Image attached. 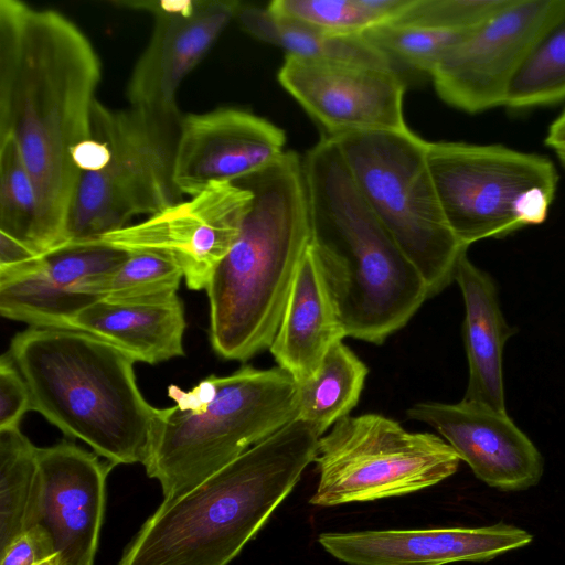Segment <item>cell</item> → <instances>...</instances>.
<instances>
[{
    "label": "cell",
    "mask_w": 565,
    "mask_h": 565,
    "mask_svg": "<svg viewBox=\"0 0 565 565\" xmlns=\"http://www.w3.org/2000/svg\"><path fill=\"white\" fill-rule=\"evenodd\" d=\"M102 64L68 18L0 0V138L14 139L39 201L36 248L66 243L79 179L72 153L90 137Z\"/></svg>",
    "instance_id": "6da1fadb"
},
{
    "label": "cell",
    "mask_w": 565,
    "mask_h": 565,
    "mask_svg": "<svg viewBox=\"0 0 565 565\" xmlns=\"http://www.w3.org/2000/svg\"><path fill=\"white\" fill-rule=\"evenodd\" d=\"M302 160L311 243L345 335L381 344L430 297L428 287L362 196L333 139L324 135Z\"/></svg>",
    "instance_id": "7a4b0ae2"
},
{
    "label": "cell",
    "mask_w": 565,
    "mask_h": 565,
    "mask_svg": "<svg viewBox=\"0 0 565 565\" xmlns=\"http://www.w3.org/2000/svg\"><path fill=\"white\" fill-rule=\"evenodd\" d=\"M319 438L294 419L193 489L164 499L118 565H228L315 462Z\"/></svg>",
    "instance_id": "3957f363"
},
{
    "label": "cell",
    "mask_w": 565,
    "mask_h": 565,
    "mask_svg": "<svg viewBox=\"0 0 565 565\" xmlns=\"http://www.w3.org/2000/svg\"><path fill=\"white\" fill-rule=\"evenodd\" d=\"M236 183L253 192V204L205 291L213 351L244 362L274 341L311 222L303 160L295 151Z\"/></svg>",
    "instance_id": "277c9868"
},
{
    "label": "cell",
    "mask_w": 565,
    "mask_h": 565,
    "mask_svg": "<svg viewBox=\"0 0 565 565\" xmlns=\"http://www.w3.org/2000/svg\"><path fill=\"white\" fill-rule=\"evenodd\" d=\"M9 355L31 395V411L114 466L143 463L157 408L141 394L135 361L89 333L29 327Z\"/></svg>",
    "instance_id": "5b68a950"
},
{
    "label": "cell",
    "mask_w": 565,
    "mask_h": 565,
    "mask_svg": "<svg viewBox=\"0 0 565 565\" xmlns=\"http://www.w3.org/2000/svg\"><path fill=\"white\" fill-rule=\"evenodd\" d=\"M295 379L279 366L245 365L194 387H168L173 406L157 408L147 457L163 498L193 489L254 445L296 419Z\"/></svg>",
    "instance_id": "8992f818"
},
{
    "label": "cell",
    "mask_w": 565,
    "mask_h": 565,
    "mask_svg": "<svg viewBox=\"0 0 565 565\" xmlns=\"http://www.w3.org/2000/svg\"><path fill=\"white\" fill-rule=\"evenodd\" d=\"M182 116L96 100L90 134L103 139L109 159L79 175L66 224V243L95 241L182 201L174 183V157ZM65 243V244H66Z\"/></svg>",
    "instance_id": "52a82bcc"
},
{
    "label": "cell",
    "mask_w": 565,
    "mask_h": 565,
    "mask_svg": "<svg viewBox=\"0 0 565 565\" xmlns=\"http://www.w3.org/2000/svg\"><path fill=\"white\" fill-rule=\"evenodd\" d=\"M362 196L424 278L430 297L455 280L468 250L452 234L427 163V140L406 131L331 137Z\"/></svg>",
    "instance_id": "ba28073f"
},
{
    "label": "cell",
    "mask_w": 565,
    "mask_h": 565,
    "mask_svg": "<svg viewBox=\"0 0 565 565\" xmlns=\"http://www.w3.org/2000/svg\"><path fill=\"white\" fill-rule=\"evenodd\" d=\"M427 163L444 216L466 248L543 223L557 190L550 158L502 145L428 141Z\"/></svg>",
    "instance_id": "9c48e42d"
},
{
    "label": "cell",
    "mask_w": 565,
    "mask_h": 565,
    "mask_svg": "<svg viewBox=\"0 0 565 565\" xmlns=\"http://www.w3.org/2000/svg\"><path fill=\"white\" fill-rule=\"evenodd\" d=\"M309 502L334 507L409 494L452 476L460 458L439 435L413 433L381 414L347 416L318 440Z\"/></svg>",
    "instance_id": "30bf717a"
},
{
    "label": "cell",
    "mask_w": 565,
    "mask_h": 565,
    "mask_svg": "<svg viewBox=\"0 0 565 565\" xmlns=\"http://www.w3.org/2000/svg\"><path fill=\"white\" fill-rule=\"evenodd\" d=\"M565 0H512L452 47L430 77L439 98L477 114L504 106L510 86Z\"/></svg>",
    "instance_id": "8fae6325"
},
{
    "label": "cell",
    "mask_w": 565,
    "mask_h": 565,
    "mask_svg": "<svg viewBox=\"0 0 565 565\" xmlns=\"http://www.w3.org/2000/svg\"><path fill=\"white\" fill-rule=\"evenodd\" d=\"M253 199V192L242 184L215 182L188 200L95 241L126 252L168 254L181 266L188 288L202 290L238 238Z\"/></svg>",
    "instance_id": "7c38bea8"
},
{
    "label": "cell",
    "mask_w": 565,
    "mask_h": 565,
    "mask_svg": "<svg viewBox=\"0 0 565 565\" xmlns=\"http://www.w3.org/2000/svg\"><path fill=\"white\" fill-rule=\"evenodd\" d=\"M277 78L326 136L409 129L406 84L392 67L286 55Z\"/></svg>",
    "instance_id": "4fadbf2b"
},
{
    "label": "cell",
    "mask_w": 565,
    "mask_h": 565,
    "mask_svg": "<svg viewBox=\"0 0 565 565\" xmlns=\"http://www.w3.org/2000/svg\"><path fill=\"white\" fill-rule=\"evenodd\" d=\"M114 6L154 17L151 38L137 60L126 95L130 106L179 113L183 79L235 19L237 0H120Z\"/></svg>",
    "instance_id": "5bb4252c"
},
{
    "label": "cell",
    "mask_w": 565,
    "mask_h": 565,
    "mask_svg": "<svg viewBox=\"0 0 565 565\" xmlns=\"http://www.w3.org/2000/svg\"><path fill=\"white\" fill-rule=\"evenodd\" d=\"M286 134L239 108L182 116L174 157V183L193 196L215 182H239L277 161Z\"/></svg>",
    "instance_id": "9a60e30c"
},
{
    "label": "cell",
    "mask_w": 565,
    "mask_h": 565,
    "mask_svg": "<svg viewBox=\"0 0 565 565\" xmlns=\"http://www.w3.org/2000/svg\"><path fill=\"white\" fill-rule=\"evenodd\" d=\"M406 415L433 427L489 487L526 490L543 476L541 452L507 412L461 399L418 402Z\"/></svg>",
    "instance_id": "2e32d148"
},
{
    "label": "cell",
    "mask_w": 565,
    "mask_h": 565,
    "mask_svg": "<svg viewBox=\"0 0 565 565\" xmlns=\"http://www.w3.org/2000/svg\"><path fill=\"white\" fill-rule=\"evenodd\" d=\"M42 479L39 524L50 534L61 565H94L115 467L63 440L38 449Z\"/></svg>",
    "instance_id": "e0dca14e"
},
{
    "label": "cell",
    "mask_w": 565,
    "mask_h": 565,
    "mask_svg": "<svg viewBox=\"0 0 565 565\" xmlns=\"http://www.w3.org/2000/svg\"><path fill=\"white\" fill-rule=\"evenodd\" d=\"M128 254L99 241L66 243L45 254L31 273L0 282V313L30 327L67 328L97 301L92 288L114 274Z\"/></svg>",
    "instance_id": "ac0fdd59"
},
{
    "label": "cell",
    "mask_w": 565,
    "mask_h": 565,
    "mask_svg": "<svg viewBox=\"0 0 565 565\" xmlns=\"http://www.w3.org/2000/svg\"><path fill=\"white\" fill-rule=\"evenodd\" d=\"M533 536L499 522L480 527L326 532L320 545L349 565H446L484 562L526 546Z\"/></svg>",
    "instance_id": "d6986e66"
},
{
    "label": "cell",
    "mask_w": 565,
    "mask_h": 565,
    "mask_svg": "<svg viewBox=\"0 0 565 565\" xmlns=\"http://www.w3.org/2000/svg\"><path fill=\"white\" fill-rule=\"evenodd\" d=\"M345 337L321 262L310 243L269 351L278 366L300 383L317 373L329 350Z\"/></svg>",
    "instance_id": "ffe728a7"
},
{
    "label": "cell",
    "mask_w": 565,
    "mask_h": 565,
    "mask_svg": "<svg viewBox=\"0 0 565 565\" xmlns=\"http://www.w3.org/2000/svg\"><path fill=\"white\" fill-rule=\"evenodd\" d=\"M455 280L465 305L468 383L462 399L507 412L503 350L514 329L504 319L493 278L469 259L467 250L459 257Z\"/></svg>",
    "instance_id": "44dd1931"
},
{
    "label": "cell",
    "mask_w": 565,
    "mask_h": 565,
    "mask_svg": "<svg viewBox=\"0 0 565 565\" xmlns=\"http://www.w3.org/2000/svg\"><path fill=\"white\" fill-rule=\"evenodd\" d=\"M184 309L179 296L148 302L97 300L79 311L65 329L99 338L135 362L156 364L184 355Z\"/></svg>",
    "instance_id": "7402d4cb"
},
{
    "label": "cell",
    "mask_w": 565,
    "mask_h": 565,
    "mask_svg": "<svg viewBox=\"0 0 565 565\" xmlns=\"http://www.w3.org/2000/svg\"><path fill=\"white\" fill-rule=\"evenodd\" d=\"M235 19L246 33L282 49L286 55L394 68L390 60L363 36H333L300 22L278 17L267 7L241 3Z\"/></svg>",
    "instance_id": "603a6c76"
},
{
    "label": "cell",
    "mask_w": 565,
    "mask_h": 565,
    "mask_svg": "<svg viewBox=\"0 0 565 565\" xmlns=\"http://www.w3.org/2000/svg\"><path fill=\"white\" fill-rule=\"evenodd\" d=\"M367 366L342 341L324 356L310 379L297 383V416L317 436H323L358 405Z\"/></svg>",
    "instance_id": "cb8c5ba5"
},
{
    "label": "cell",
    "mask_w": 565,
    "mask_h": 565,
    "mask_svg": "<svg viewBox=\"0 0 565 565\" xmlns=\"http://www.w3.org/2000/svg\"><path fill=\"white\" fill-rule=\"evenodd\" d=\"M38 449L20 427L0 429V553L39 524L42 479Z\"/></svg>",
    "instance_id": "d4e9b609"
},
{
    "label": "cell",
    "mask_w": 565,
    "mask_h": 565,
    "mask_svg": "<svg viewBox=\"0 0 565 565\" xmlns=\"http://www.w3.org/2000/svg\"><path fill=\"white\" fill-rule=\"evenodd\" d=\"M565 100V12L545 31L516 73L505 107L526 109Z\"/></svg>",
    "instance_id": "484cf974"
},
{
    "label": "cell",
    "mask_w": 565,
    "mask_h": 565,
    "mask_svg": "<svg viewBox=\"0 0 565 565\" xmlns=\"http://www.w3.org/2000/svg\"><path fill=\"white\" fill-rule=\"evenodd\" d=\"M122 265L95 285L90 294L110 302H148L178 296L183 270L170 255L154 250L128 252Z\"/></svg>",
    "instance_id": "4316f807"
},
{
    "label": "cell",
    "mask_w": 565,
    "mask_h": 565,
    "mask_svg": "<svg viewBox=\"0 0 565 565\" xmlns=\"http://www.w3.org/2000/svg\"><path fill=\"white\" fill-rule=\"evenodd\" d=\"M38 218V193L31 174L14 139L10 136L2 137L0 138V232L39 252L36 248Z\"/></svg>",
    "instance_id": "83f0119b"
},
{
    "label": "cell",
    "mask_w": 565,
    "mask_h": 565,
    "mask_svg": "<svg viewBox=\"0 0 565 565\" xmlns=\"http://www.w3.org/2000/svg\"><path fill=\"white\" fill-rule=\"evenodd\" d=\"M471 32L439 30L419 25L387 23L362 36L392 63L429 76L444 56Z\"/></svg>",
    "instance_id": "f1b7e54d"
},
{
    "label": "cell",
    "mask_w": 565,
    "mask_h": 565,
    "mask_svg": "<svg viewBox=\"0 0 565 565\" xmlns=\"http://www.w3.org/2000/svg\"><path fill=\"white\" fill-rule=\"evenodd\" d=\"M267 9L333 36H362L380 25L365 0H274Z\"/></svg>",
    "instance_id": "f546056e"
},
{
    "label": "cell",
    "mask_w": 565,
    "mask_h": 565,
    "mask_svg": "<svg viewBox=\"0 0 565 565\" xmlns=\"http://www.w3.org/2000/svg\"><path fill=\"white\" fill-rule=\"evenodd\" d=\"M512 0H414L391 23L470 32L490 20Z\"/></svg>",
    "instance_id": "4dcf8cb0"
},
{
    "label": "cell",
    "mask_w": 565,
    "mask_h": 565,
    "mask_svg": "<svg viewBox=\"0 0 565 565\" xmlns=\"http://www.w3.org/2000/svg\"><path fill=\"white\" fill-rule=\"evenodd\" d=\"M31 411L29 387L9 353L0 359V429L19 427Z\"/></svg>",
    "instance_id": "1f68e13d"
},
{
    "label": "cell",
    "mask_w": 565,
    "mask_h": 565,
    "mask_svg": "<svg viewBox=\"0 0 565 565\" xmlns=\"http://www.w3.org/2000/svg\"><path fill=\"white\" fill-rule=\"evenodd\" d=\"M55 554L50 534L38 524L18 535L0 553V565H36Z\"/></svg>",
    "instance_id": "d6a6232c"
},
{
    "label": "cell",
    "mask_w": 565,
    "mask_h": 565,
    "mask_svg": "<svg viewBox=\"0 0 565 565\" xmlns=\"http://www.w3.org/2000/svg\"><path fill=\"white\" fill-rule=\"evenodd\" d=\"M44 255L0 232V282L31 273Z\"/></svg>",
    "instance_id": "836d02e7"
},
{
    "label": "cell",
    "mask_w": 565,
    "mask_h": 565,
    "mask_svg": "<svg viewBox=\"0 0 565 565\" xmlns=\"http://www.w3.org/2000/svg\"><path fill=\"white\" fill-rule=\"evenodd\" d=\"M545 145L552 148L556 154L565 152V109L550 125Z\"/></svg>",
    "instance_id": "e575fe53"
},
{
    "label": "cell",
    "mask_w": 565,
    "mask_h": 565,
    "mask_svg": "<svg viewBox=\"0 0 565 565\" xmlns=\"http://www.w3.org/2000/svg\"><path fill=\"white\" fill-rule=\"evenodd\" d=\"M36 565H61L60 564V558L57 556V554L42 561L41 563L36 564Z\"/></svg>",
    "instance_id": "d590c367"
},
{
    "label": "cell",
    "mask_w": 565,
    "mask_h": 565,
    "mask_svg": "<svg viewBox=\"0 0 565 565\" xmlns=\"http://www.w3.org/2000/svg\"><path fill=\"white\" fill-rule=\"evenodd\" d=\"M557 157H558V159H559V162H561L562 167H563V168H564V170H565V152H563V153H557Z\"/></svg>",
    "instance_id": "8d00e7d4"
}]
</instances>
